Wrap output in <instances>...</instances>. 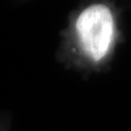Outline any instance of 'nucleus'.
Masks as SVG:
<instances>
[{
    "mask_svg": "<svg viewBox=\"0 0 131 131\" xmlns=\"http://www.w3.org/2000/svg\"><path fill=\"white\" fill-rule=\"evenodd\" d=\"M114 18L108 7L93 5L77 20V32L81 46L94 62H100L108 54L114 38Z\"/></svg>",
    "mask_w": 131,
    "mask_h": 131,
    "instance_id": "nucleus-1",
    "label": "nucleus"
}]
</instances>
